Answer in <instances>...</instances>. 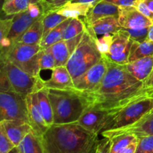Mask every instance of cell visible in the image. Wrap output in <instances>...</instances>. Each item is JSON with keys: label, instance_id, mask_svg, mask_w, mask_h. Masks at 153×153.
<instances>
[{"label": "cell", "instance_id": "obj_1", "mask_svg": "<svg viewBox=\"0 0 153 153\" xmlns=\"http://www.w3.org/2000/svg\"><path fill=\"white\" fill-rule=\"evenodd\" d=\"M106 61L107 72L99 86L94 91H81L89 101V106L116 110L134 97L146 93L144 82L133 76L125 65L114 64L108 59Z\"/></svg>", "mask_w": 153, "mask_h": 153}, {"label": "cell", "instance_id": "obj_2", "mask_svg": "<svg viewBox=\"0 0 153 153\" xmlns=\"http://www.w3.org/2000/svg\"><path fill=\"white\" fill-rule=\"evenodd\" d=\"M99 134L77 123L51 126L42 136L45 153H96Z\"/></svg>", "mask_w": 153, "mask_h": 153}, {"label": "cell", "instance_id": "obj_3", "mask_svg": "<svg viewBox=\"0 0 153 153\" xmlns=\"http://www.w3.org/2000/svg\"><path fill=\"white\" fill-rule=\"evenodd\" d=\"M49 97L55 125L76 123L90 105L89 101L82 93L75 89H49Z\"/></svg>", "mask_w": 153, "mask_h": 153}, {"label": "cell", "instance_id": "obj_4", "mask_svg": "<svg viewBox=\"0 0 153 153\" xmlns=\"http://www.w3.org/2000/svg\"><path fill=\"white\" fill-rule=\"evenodd\" d=\"M97 36L91 27L86 25L82 40L66 66L73 82L102 58L103 55L99 51L96 42Z\"/></svg>", "mask_w": 153, "mask_h": 153}, {"label": "cell", "instance_id": "obj_5", "mask_svg": "<svg viewBox=\"0 0 153 153\" xmlns=\"http://www.w3.org/2000/svg\"><path fill=\"white\" fill-rule=\"evenodd\" d=\"M152 110L153 96L147 93L140 94L123 107L111 111L102 131L129 126Z\"/></svg>", "mask_w": 153, "mask_h": 153}, {"label": "cell", "instance_id": "obj_6", "mask_svg": "<svg viewBox=\"0 0 153 153\" xmlns=\"http://www.w3.org/2000/svg\"><path fill=\"white\" fill-rule=\"evenodd\" d=\"M39 44L14 43L7 52L0 54L1 61H8L23 71L34 76H40V53Z\"/></svg>", "mask_w": 153, "mask_h": 153}, {"label": "cell", "instance_id": "obj_7", "mask_svg": "<svg viewBox=\"0 0 153 153\" xmlns=\"http://www.w3.org/2000/svg\"><path fill=\"white\" fill-rule=\"evenodd\" d=\"M1 68L7 74L13 91L25 96L37 92L44 88L43 80L40 76H34L28 74L8 61H1Z\"/></svg>", "mask_w": 153, "mask_h": 153}, {"label": "cell", "instance_id": "obj_8", "mask_svg": "<svg viewBox=\"0 0 153 153\" xmlns=\"http://www.w3.org/2000/svg\"><path fill=\"white\" fill-rule=\"evenodd\" d=\"M4 120L28 122L25 96L14 91L0 92V122Z\"/></svg>", "mask_w": 153, "mask_h": 153}, {"label": "cell", "instance_id": "obj_9", "mask_svg": "<svg viewBox=\"0 0 153 153\" xmlns=\"http://www.w3.org/2000/svg\"><path fill=\"white\" fill-rule=\"evenodd\" d=\"M39 19L40 18H37L33 16L28 9L25 11L12 16L13 24H12L11 29L7 39L0 43H1L0 54L7 52L14 43L19 40L22 34L30 28V26Z\"/></svg>", "mask_w": 153, "mask_h": 153}, {"label": "cell", "instance_id": "obj_10", "mask_svg": "<svg viewBox=\"0 0 153 153\" xmlns=\"http://www.w3.org/2000/svg\"><path fill=\"white\" fill-rule=\"evenodd\" d=\"M107 69V61L102 57L98 63L73 82L75 90L84 92L94 91L101 83Z\"/></svg>", "mask_w": 153, "mask_h": 153}, {"label": "cell", "instance_id": "obj_11", "mask_svg": "<svg viewBox=\"0 0 153 153\" xmlns=\"http://www.w3.org/2000/svg\"><path fill=\"white\" fill-rule=\"evenodd\" d=\"M111 111L89 106L76 123L85 129L100 134L105 126Z\"/></svg>", "mask_w": 153, "mask_h": 153}, {"label": "cell", "instance_id": "obj_12", "mask_svg": "<svg viewBox=\"0 0 153 153\" xmlns=\"http://www.w3.org/2000/svg\"><path fill=\"white\" fill-rule=\"evenodd\" d=\"M125 134H134L138 138L153 135V110L137 123L129 126L118 128V129L105 131L101 133L103 137L110 139L115 136Z\"/></svg>", "mask_w": 153, "mask_h": 153}, {"label": "cell", "instance_id": "obj_13", "mask_svg": "<svg viewBox=\"0 0 153 153\" xmlns=\"http://www.w3.org/2000/svg\"><path fill=\"white\" fill-rule=\"evenodd\" d=\"M118 20L123 28L140 29L149 27L153 22L142 14L134 6H120Z\"/></svg>", "mask_w": 153, "mask_h": 153}, {"label": "cell", "instance_id": "obj_14", "mask_svg": "<svg viewBox=\"0 0 153 153\" xmlns=\"http://www.w3.org/2000/svg\"><path fill=\"white\" fill-rule=\"evenodd\" d=\"M27 108H28V123L31 126L32 131L39 136L43 134L50 126L46 124L37 100V92L32 93L25 97Z\"/></svg>", "mask_w": 153, "mask_h": 153}, {"label": "cell", "instance_id": "obj_15", "mask_svg": "<svg viewBox=\"0 0 153 153\" xmlns=\"http://www.w3.org/2000/svg\"><path fill=\"white\" fill-rule=\"evenodd\" d=\"M43 85L47 89L73 90L74 83L66 66L55 67L52 70V75L48 80H43Z\"/></svg>", "mask_w": 153, "mask_h": 153}, {"label": "cell", "instance_id": "obj_16", "mask_svg": "<svg viewBox=\"0 0 153 153\" xmlns=\"http://www.w3.org/2000/svg\"><path fill=\"white\" fill-rule=\"evenodd\" d=\"M0 125L16 146H19L22 139L32 131L29 123L25 120H4L0 122Z\"/></svg>", "mask_w": 153, "mask_h": 153}, {"label": "cell", "instance_id": "obj_17", "mask_svg": "<svg viewBox=\"0 0 153 153\" xmlns=\"http://www.w3.org/2000/svg\"><path fill=\"white\" fill-rule=\"evenodd\" d=\"M120 6L102 0L101 1L91 7L88 14L85 16V22L86 25H91L95 21L108 16H119Z\"/></svg>", "mask_w": 153, "mask_h": 153}, {"label": "cell", "instance_id": "obj_18", "mask_svg": "<svg viewBox=\"0 0 153 153\" xmlns=\"http://www.w3.org/2000/svg\"><path fill=\"white\" fill-rule=\"evenodd\" d=\"M128 71L140 82H145L153 70V56H148L126 64Z\"/></svg>", "mask_w": 153, "mask_h": 153}, {"label": "cell", "instance_id": "obj_19", "mask_svg": "<svg viewBox=\"0 0 153 153\" xmlns=\"http://www.w3.org/2000/svg\"><path fill=\"white\" fill-rule=\"evenodd\" d=\"M89 26L91 27L97 35L117 34L123 28L120 24L118 17L117 16H108V17L102 18L95 21Z\"/></svg>", "mask_w": 153, "mask_h": 153}, {"label": "cell", "instance_id": "obj_20", "mask_svg": "<svg viewBox=\"0 0 153 153\" xmlns=\"http://www.w3.org/2000/svg\"><path fill=\"white\" fill-rule=\"evenodd\" d=\"M19 153H45L41 136L31 131L16 146Z\"/></svg>", "mask_w": 153, "mask_h": 153}, {"label": "cell", "instance_id": "obj_21", "mask_svg": "<svg viewBox=\"0 0 153 153\" xmlns=\"http://www.w3.org/2000/svg\"><path fill=\"white\" fill-rule=\"evenodd\" d=\"M43 17V16H42ZM42 17L37 19L24 33L17 42L25 44H40L43 36V25ZM16 42V43H17Z\"/></svg>", "mask_w": 153, "mask_h": 153}, {"label": "cell", "instance_id": "obj_22", "mask_svg": "<svg viewBox=\"0 0 153 153\" xmlns=\"http://www.w3.org/2000/svg\"><path fill=\"white\" fill-rule=\"evenodd\" d=\"M93 6L91 4L70 1L55 11L66 17L73 19V18H79V16H84V17L86 16L88 11Z\"/></svg>", "mask_w": 153, "mask_h": 153}, {"label": "cell", "instance_id": "obj_23", "mask_svg": "<svg viewBox=\"0 0 153 153\" xmlns=\"http://www.w3.org/2000/svg\"><path fill=\"white\" fill-rule=\"evenodd\" d=\"M37 100L42 114L49 126L53 125V111L49 97V89L43 88L37 91Z\"/></svg>", "mask_w": 153, "mask_h": 153}, {"label": "cell", "instance_id": "obj_24", "mask_svg": "<svg viewBox=\"0 0 153 153\" xmlns=\"http://www.w3.org/2000/svg\"><path fill=\"white\" fill-rule=\"evenodd\" d=\"M70 20H71V18H68L65 21L61 22L58 26L51 30L46 35L43 37L40 44H39L41 49H46V48H49V46H52L55 43L62 40L64 30L67 28V25H68Z\"/></svg>", "mask_w": 153, "mask_h": 153}, {"label": "cell", "instance_id": "obj_25", "mask_svg": "<svg viewBox=\"0 0 153 153\" xmlns=\"http://www.w3.org/2000/svg\"><path fill=\"white\" fill-rule=\"evenodd\" d=\"M148 56H153V41L146 40L142 43L133 41L129 54V62Z\"/></svg>", "mask_w": 153, "mask_h": 153}, {"label": "cell", "instance_id": "obj_26", "mask_svg": "<svg viewBox=\"0 0 153 153\" xmlns=\"http://www.w3.org/2000/svg\"><path fill=\"white\" fill-rule=\"evenodd\" d=\"M51 52L55 60L56 67L67 66L69 59L70 58V51L65 40H61L49 46Z\"/></svg>", "mask_w": 153, "mask_h": 153}, {"label": "cell", "instance_id": "obj_27", "mask_svg": "<svg viewBox=\"0 0 153 153\" xmlns=\"http://www.w3.org/2000/svg\"><path fill=\"white\" fill-rule=\"evenodd\" d=\"M132 43V40H131L128 36L126 35L122 31H120L117 34H114L113 42H112L110 51L107 55H116L122 53Z\"/></svg>", "mask_w": 153, "mask_h": 153}, {"label": "cell", "instance_id": "obj_28", "mask_svg": "<svg viewBox=\"0 0 153 153\" xmlns=\"http://www.w3.org/2000/svg\"><path fill=\"white\" fill-rule=\"evenodd\" d=\"M30 4V0H4L2 11L7 16H13L25 11Z\"/></svg>", "mask_w": 153, "mask_h": 153}, {"label": "cell", "instance_id": "obj_29", "mask_svg": "<svg viewBox=\"0 0 153 153\" xmlns=\"http://www.w3.org/2000/svg\"><path fill=\"white\" fill-rule=\"evenodd\" d=\"M85 28H86V24L85 21L82 20L79 18H73L64 30L62 40H70L73 37H76L79 34L83 33Z\"/></svg>", "mask_w": 153, "mask_h": 153}, {"label": "cell", "instance_id": "obj_30", "mask_svg": "<svg viewBox=\"0 0 153 153\" xmlns=\"http://www.w3.org/2000/svg\"><path fill=\"white\" fill-rule=\"evenodd\" d=\"M68 18L63 15L59 14L56 11H52L46 14L43 15L42 17V22L43 25V36L48 34L49 31L54 28L58 26V25L65 21Z\"/></svg>", "mask_w": 153, "mask_h": 153}, {"label": "cell", "instance_id": "obj_31", "mask_svg": "<svg viewBox=\"0 0 153 153\" xmlns=\"http://www.w3.org/2000/svg\"><path fill=\"white\" fill-rule=\"evenodd\" d=\"M136 138H137L136 136L130 134H120L112 137L111 138V145L110 153H120Z\"/></svg>", "mask_w": 153, "mask_h": 153}, {"label": "cell", "instance_id": "obj_32", "mask_svg": "<svg viewBox=\"0 0 153 153\" xmlns=\"http://www.w3.org/2000/svg\"><path fill=\"white\" fill-rule=\"evenodd\" d=\"M56 67L55 60L51 52L50 49H41L40 53V70H53Z\"/></svg>", "mask_w": 153, "mask_h": 153}, {"label": "cell", "instance_id": "obj_33", "mask_svg": "<svg viewBox=\"0 0 153 153\" xmlns=\"http://www.w3.org/2000/svg\"><path fill=\"white\" fill-rule=\"evenodd\" d=\"M148 31H149V27L140 28V29L122 28L120 30V31L128 36L133 41L139 42V43L146 41L147 39Z\"/></svg>", "mask_w": 153, "mask_h": 153}, {"label": "cell", "instance_id": "obj_34", "mask_svg": "<svg viewBox=\"0 0 153 153\" xmlns=\"http://www.w3.org/2000/svg\"><path fill=\"white\" fill-rule=\"evenodd\" d=\"M114 40V34H106L100 38H97V45L99 51L102 55H107L109 52Z\"/></svg>", "mask_w": 153, "mask_h": 153}, {"label": "cell", "instance_id": "obj_35", "mask_svg": "<svg viewBox=\"0 0 153 153\" xmlns=\"http://www.w3.org/2000/svg\"><path fill=\"white\" fill-rule=\"evenodd\" d=\"M16 147L7 137L2 126L0 125V153H9Z\"/></svg>", "mask_w": 153, "mask_h": 153}, {"label": "cell", "instance_id": "obj_36", "mask_svg": "<svg viewBox=\"0 0 153 153\" xmlns=\"http://www.w3.org/2000/svg\"><path fill=\"white\" fill-rule=\"evenodd\" d=\"M136 153H153V135L139 138Z\"/></svg>", "mask_w": 153, "mask_h": 153}, {"label": "cell", "instance_id": "obj_37", "mask_svg": "<svg viewBox=\"0 0 153 153\" xmlns=\"http://www.w3.org/2000/svg\"><path fill=\"white\" fill-rule=\"evenodd\" d=\"M12 24H13L12 17L1 20L0 22V43L7 39L11 29Z\"/></svg>", "mask_w": 153, "mask_h": 153}, {"label": "cell", "instance_id": "obj_38", "mask_svg": "<svg viewBox=\"0 0 153 153\" xmlns=\"http://www.w3.org/2000/svg\"><path fill=\"white\" fill-rule=\"evenodd\" d=\"M13 91L11 84L7 74L2 68L0 70V92H9Z\"/></svg>", "mask_w": 153, "mask_h": 153}, {"label": "cell", "instance_id": "obj_39", "mask_svg": "<svg viewBox=\"0 0 153 153\" xmlns=\"http://www.w3.org/2000/svg\"><path fill=\"white\" fill-rule=\"evenodd\" d=\"M72 0H55L52 4H49L44 7H41L42 10H43V15L46 14L49 12L55 11L61 7L64 6L65 4H67V2H70Z\"/></svg>", "mask_w": 153, "mask_h": 153}, {"label": "cell", "instance_id": "obj_40", "mask_svg": "<svg viewBox=\"0 0 153 153\" xmlns=\"http://www.w3.org/2000/svg\"><path fill=\"white\" fill-rule=\"evenodd\" d=\"M134 7L140 12L143 15H144L146 17L150 19L153 22V12L149 7L146 6V4L143 2L142 0H137L134 4Z\"/></svg>", "mask_w": 153, "mask_h": 153}, {"label": "cell", "instance_id": "obj_41", "mask_svg": "<svg viewBox=\"0 0 153 153\" xmlns=\"http://www.w3.org/2000/svg\"><path fill=\"white\" fill-rule=\"evenodd\" d=\"M111 145V140L110 138L104 137L102 140L99 141L96 153H110Z\"/></svg>", "mask_w": 153, "mask_h": 153}, {"label": "cell", "instance_id": "obj_42", "mask_svg": "<svg viewBox=\"0 0 153 153\" xmlns=\"http://www.w3.org/2000/svg\"><path fill=\"white\" fill-rule=\"evenodd\" d=\"M83 34L84 32L82 33V34H79V35L76 36V37L70 39V40H65L66 43H67V46H68V49H69V51H70V54H72L73 52H74L76 48L77 47L79 43H80L82 36H83Z\"/></svg>", "mask_w": 153, "mask_h": 153}, {"label": "cell", "instance_id": "obj_43", "mask_svg": "<svg viewBox=\"0 0 153 153\" xmlns=\"http://www.w3.org/2000/svg\"><path fill=\"white\" fill-rule=\"evenodd\" d=\"M118 6H134L137 0H106Z\"/></svg>", "mask_w": 153, "mask_h": 153}, {"label": "cell", "instance_id": "obj_44", "mask_svg": "<svg viewBox=\"0 0 153 153\" xmlns=\"http://www.w3.org/2000/svg\"><path fill=\"white\" fill-rule=\"evenodd\" d=\"M139 138L137 137L133 142H131L126 148L123 149L120 153H136L137 146H138Z\"/></svg>", "mask_w": 153, "mask_h": 153}, {"label": "cell", "instance_id": "obj_45", "mask_svg": "<svg viewBox=\"0 0 153 153\" xmlns=\"http://www.w3.org/2000/svg\"><path fill=\"white\" fill-rule=\"evenodd\" d=\"M144 90L146 93L149 92L153 90V70L149 78L144 82Z\"/></svg>", "mask_w": 153, "mask_h": 153}, {"label": "cell", "instance_id": "obj_46", "mask_svg": "<svg viewBox=\"0 0 153 153\" xmlns=\"http://www.w3.org/2000/svg\"><path fill=\"white\" fill-rule=\"evenodd\" d=\"M101 1L102 0H72L71 2L88 4H91V5H92L93 7H94V6H95L96 4H98V3Z\"/></svg>", "mask_w": 153, "mask_h": 153}, {"label": "cell", "instance_id": "obj_47", "mask_svg": "<svg viewBox=\"0 0 153 153\" xmlns=\"http://www.w3.org/2000/svg\"><path fill=\"white\" fill-rule=\"evenodd\" d=\"M54 1H55V0H40L38 4H40L41 7H44L46 6L49 5V4H52Z\"/></svg>", "mask_w": 153, "mask_h": 153}, {"label": "cell", "instance_id": "obj_48", "mask_svg": "<svg viewBox=\"0 0 153 153\" xmlns=\"http://www.w3.org/2000/svg\"><path fill=\"white\" fill-rule=\"evenodd\" d=\"M146 40L149 41H153V24L151 26L149 27V31H148V36Z\"/></svg>", "mask_w": 153, "mask_h": 153}, {"label": "cell", "instance_id": "obj_49", "mask_svg": "<svg viewBox=\"0 0 153 153\" xmlns=\"http://www.w3.org/2000/svg\"><path fill=\"white\" fill-rule=\"evenodd\" d=\"M148 7L153 12V0H142Z\"/></svg>", "mask_w": 153, "mask_h": 153}, {"label": "cell", "instance_id": "obj_50", "mask_svg": "<svg viewBox=\"0 0 153 153\" xmlns=\"http://www.w3.org/2000/svg\"><path fill=\"white\" fill-rule=\"evenodd\" d=\"M9 153H19V150H18V148L15 147V148H13V149H12V150L10 151Z\"/></svg>", "mask_w": 153, "mask_h": 153}, {"label": "cell", "instance_id": "obj_51", "mask_svg": "<svg viewBox=\"0 0 153 153\" xmlns=\"http://www.w3.org/2000/svg\"><path fill=\"white\" fill-rule=\"evenodd\" d=\"M40 0H30V3H38Z\"/></svg>", "mask_w": 153, "mask_h": 153}, {"label": "cell", "instance_id": "obj_52", "mask_svg": "<svg viewBox=\"0 0 153 153\" xmlns=\"http://www.w3.org/2000/svg\"><path fill=\"white\" fill-rule=\"evenodd\" d=\"M147 94H150V95L153 96V90H152V91H149V92H148Z\"/></svg>", "mask_w": 153, "mask_h": 153}]
</instances>
